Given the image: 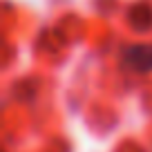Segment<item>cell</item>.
<instances>
[{
	"label": "cell",
	"instance_id": "1",
	"mask_svg": "<svg viewBox=\"0 0 152 152\" xmlns=\"http://www.w3.org/2000/svg\"><path fill=\"white\" fill-rule=\"evenodd\" d=\"M125 61L132 69L152 72V45H137V47L128 49Z\"/></svg>",
	"mask_w": 152,
	"mask_h": 152
}]
</instances>
